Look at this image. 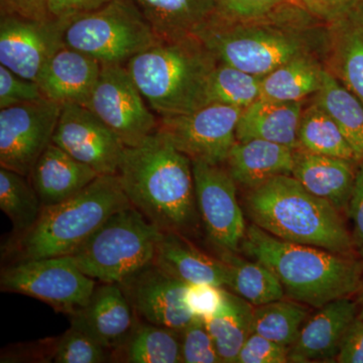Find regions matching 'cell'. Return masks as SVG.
<instances>
[{"label": "cell", "instance_id": "obj_1", "mask_svg": "<svg viewBox=\"0 0 363 363\" xmlns=\"http://www.w3.org/2000/svg\"><path fill=\"white\" fill-rule=\"evenodd\" d=\"M128 200L162 233H194L200 215L192 161L159 130L126 147L118 174Z\"/></svg>", "mask_w": 363, "mask_h": 363}, {"label": "cell", "instance_id": "obj_2", "mask_svg": "<svg viewBox=\"0 0 363 363\" xmlns=\"http://www.w3.org/2000/svg\"><path fill=\"white\" fill-rule=\"evenodd\" d=\"M194 35L218 63L264 77L301 57L326 62L328 25L312 14L284 20L235 21L215 13Z\"/></svg>", "mask_w": 363, "mask_h": 363}, {"label": "cell", "instance_id": "obj_3", "mask_svg": "<svg viewBox=\"0 0 363 363\" xmlns=\"http://www.w3.org/2000/svg\"><path fill=\"white\" fill-rule=\"evenodd\" d=\"M240 250L276 274L289 298L315 309L362 288L363 266L353 255L283 240L253 223Z\"/></svg>", "mask_w": 363, "mask_h": 363}, {"label": "cell", "instance_id": "obj_4", "mask_svg": "<svg viewBox=\"0 0 363 363\" xmlns=\"http://www.w3.org/2000/svg\"><path fill=\"white\" fill-rule=\"evenodd\" d=\"M243 201L252 223L276 238L340 255L354 252L341 212L292 175L278 176L247 190Z\"/></svg>", "mask_w": 363, "mask_h": 363}, {"label": "cell", "instance_id": "obj_5", "mask_svg": "<svg viewBox=\"0 0 363 363\" xmlns=\"http://www.w3.org/2000/svg\"><path fill=\"white\" fill-rule=\"evenodd\" d=\"M218 62L195 35L160 40L125 67L147 104L160 117L205 106L210 74Z\"/></svg>", "mask_w": 363, "mask_h": 363}, {"label": "cell", "instance_id": "obj_6", "mask_svg": "<svg viewBox=\"0 0 363 363\" xmlns=\"http://www.w3.org/2000/svg\"><path fill=\"white\" fill-rule=\"evenodd\" d=\"M133 206L118 175H100L66 201L43 206L32 228L11 241L18 262L72 255L119 210Z\"/></svg>", "mask_w": 363, "mask_h": 363}, {"label": "cell", "instance_id": "obj_7", "mask_svg": "<svg viewBox=\"0 0 363 363\" xmlns=\"http://www.w3.org/2000/svg\"><path fill=\"white\" fill-rule=\"evenodd\" d=\"M162 234L136 208H124L111 215L72 257L90 278L118 284L152 262Z\"/></svg>", "mask_w": 363, "mask_h": 363}, {"label": "cell", "instance_id": "obj_8", "mask_svg": "<svg viewBox=\"0 0 363 363\" xmlns=\"http://www.w3.org/2000/svg\"><path fill=\"white\" fill-rule=\"evenodd\" d=\"M152 28L125 0L82 14L67 23L64 43L102 66H125L136 55L160 42Z\"/></svg>", "mask_w": 363, "mask_h": 363}, {"label": "cell", "instance_id": "obj_9", "mask_svg": "<svg viewBox=\"0 0 363 363\" xmlns=\"http://www.w3.org/2000/svg\"><path fill=\"white\" fill-rule=\"evenodd\" d=\"M95 288V279L81 271L72 255L20 260L0 276L2 292L38 298L69 316L88 304Z\"/></svg>", "mask_w": 363, "mask_h": 363}, {"label": "cell", "instance_id": "obj_10", "mask_svg": "<svg viewBox=\"0 0 363 363\" xmlns=\"http://www.w3.org/2000/svg\"><path fill=\"white\" fill-rule=\"evenodd\" d=\"M196 201L207 240L219 253H238L247 233L238 184L224 164L192 161Z\"/></svg>", "mask_w": 363, "mask_h": 363}, {"label": "cell", "instance_id": "obj_11", "mask_svg": "<svg viewBox=\"0 0 363 363\" xmlns=\"http://www.w3.org/2000/svg\"><path fill=\"white\" fill-rule=\"evenodd\" d=\"M242 111L230 105H205L191 113L160 117L157 130L191 161L224 164L238 142L236 128Z\"/></svg>", "mask_w": 363, "mask_h": 363}, {"label": "cell", "instance_id": "obj_12", "mask_svg": "<svg viewBox=\"0 0 363 363\" xmlns=\"http://www.w3.org/2000/svg\"><path fill=\"white\" fill-rule=\"evenodd\" d=\"M124 65L102 66L85 105L119 136L125 147H135L157 130L159 119Z\"/></svg>", "mask_w": 363, "mask_h": 363}, {"label": "cell", "instance_id": "obj_13", "mask_svg": "<svg viewBox=\"0 0 363 363\" xmlns=\"http://www.w3.org/2000/svg\"><path fill=\"white\" fill-rule=\"evenodd\" d=\"M62 106L44 97L0 109V167L30 178L52 143Z\"/></svg>", "mask_w": 363, "mask_h": 363}, {"label": "cell", "instance_id": "obj_14", "mask_svg": "<svg viewBox=\"0 0 363 363\" xmlns=\"http://www.w3.org/2000/svg\"><path fill=\"white\" fill-rule=\"evenodd\" d=\"M52 143L99 175H117L125 145L84 105L62 106Z\"/></svg>", "mask_w": 363, "mask_h": 363}, {"label": "cell", "instance_id": "obj_15", "mask_svg": "<svg viewBox=\"0 0 363 363\" xmlns=\"http://www.w3.org/2000/svg\"><path fill=\"white\" fill-rule=\"evenodd\" d=\"M68 21L0 16V65L37 82L49 60L65 45Z\"/></svg>", "mask_w": 363, "mask_h": 363}, {"label": "cell", "instance_id": "obj_16", "mask_svg": "<svg viewBox=\"0 0 363 363\" xmlns=\"http://www.w3.org/2000/svg\"><path fill=\"white\" fill-rule=\"evenodd\" d=\"M118 284L136 316L147 323L182 332L194 318L185 304L187 284L169 276L154 262Z\"/></svg>", "mask_w": 363, "mask_h": 363}, {"label": "cell", "instance_id": "obj_17", "mask_svg": "<svg viewBox=\"0 0 363 363\" xmlns=\"http://www.w3.org/2000/svg\"><path fill=\"white\" fill-rule=\"evenodd\" d=\"M102 284L95 288L85 307L70 315L71 325L113 353L130 338L138 324V316L119 284Z\"/></svg>", "mask_w": 363, "mask_h": 363}, {"label": "cell", "instance_id": "obj_18", "mask_svg": "<svg viewBox=\"0 0 363 363\" xmlns=\"http://www.w3.org/2000/svg\"><path fill=\"white\" fill-rule=\"evenodd\" d=\"M358 316V305L350 297L327 303L305 322L300 335L289 350V362H332L336 359L344 336Z\"/></svg>", "mask_w": 363, "mask_h": 363}, {"label": "cell", "instance_id": "obj_19", "mask_svg": "<svg viewBox=\"0 0 363 363\" xmlns=\"http://www.w3.org/2000/svg\"><path fill=\"white\" fill-rule=\"evenodd\" d=\"M102 65L78 50L64 45L48 62L38 77L43 94L60 104H87Z\"/></svg>", "mask_w": 363, "mask_h": 363}, {"label": "cell", "instance_id": "obj_20", "mask_svg": "<svg viewBox=\"0 0 363 363\" xmlns=\"http://www.w3.org/2000/svg\"><path fill=\"white\" fill-rule=\"evenodd\" d=\"M152 262L187 285L213 284L225 288L228 281L225 262L203 252L180 233H162Z\"/></svg>", "mask_w": 363, "mask_h": 363}, {"label": "cell", "instance_id": "obj_21", "mask_svg": "<svg viewBox=\"0 0 363 363\" xmlns=\"http://www.w3.org/2000/svg\"><path fill=\"white\" fill-rule=\"evenodd\" d=\"M357 164L297 149L292 176L312 194L326 200L342 212L350 203Z\"/></svg>", "mask_w": 363, "mask_h": 363}, {"label": "cell", "instance_id": "obj_22", "mask_svg": "<svg viewBox=\"0 0 363 363\" xmlns=\"http://www.w3.org/2000/svg\"><path fill=\"white\" fill-rule=\"evenodd\" d=\"M97 172L51 143L33 167L30 179L43 206L58 204L92 183Z\"/></svg>", "mask_w": 363, "mask_h": 363}, {"label": "cell", "instance_id": "obj_23", "mask_svg": "<svg viewBox=\"0 0 363 363\" xmlns=\"http://www.w3.org/2000/svg\"><path fill=\"white\" fill-rule=\"evenodd\" d=\"M295 150L264 140H238L225 168L238 185L247 190L278 176L292 175Z\"/></svg>", "mask_w": 363, "mask_h": 363}, {"label": "cell", "instance_id": "obj_24", "mask_svg": "<svg viewBox=\"0 0 363 363\" xmlns=\"http://www.w3.org/2000/svg\"><path fill=\"white\" fill-rule=\"evenodd\" d=\"M303 109V102L257 100L243 109L236 128V140H264L297 150Z\"/></svg>", "mask_w": 363, "mask_h": 363}, {"label": "cell", "instance_id": "obj_25", "mask_svg": "<svg viewBox=\"0 0 363 363\" xmlns=\"http://www.w3.org/2000/svg\"><path fill=\"white\" fill-rule=\"evenodd\" d=\"M160 40L194 35L215 13V0H125Z\"/></svg>", "mask_w": 363, "mask_h": 363}, {"label": "cell", "instance_id": "obj_26", "mask_svg": "<svg viewBox=\"0 0 363 363\" xmlns=\"http://www.w3.org/2000/svg\"><path fill=\"white\" fill-rule=\"evenodd\" d=\"M354 11L329 23L330 45L325 68L363 104V37Z\"/></svg>", "mask_w": 363, "mask_h": 363}, {"label": "cell", "instance_id": "obj_27", "mask_svg": "<svg viewBox=\"0 0 363 363\" xmlns=\"http://www.w3.org/2000/svg\"><path fill=\"white\" fill-rule=\"evenodd\" d=\"M325 70V62L317 57L294 59L262 77L259 99L303 102L320 90Z\"/></svg>", "mask_w": 363, "mask_h": 363}, {"label": "cell", "instance_id": "obj_28", "mask_svg": "<svg viewBox=\"0 0 363 363\" xmlns=\"http://www.w3.org/2000/svg\"><path fill=\"white\" fill-rule=\"evenodd\" d=\"M253 306L227 291L225 300L213 316L204 320L221 362L236 363L243 344L252 333Z\"/></svg>", "mask_w": 363, "mask_h": 363}, {"label": "cell", "instance_id": "obj_29", "mask_svg": "<svg viewBox=\"0 0 363 363\" xmlns=\"http://www.w3.org/2000/svg\"><path fill=\"white\" fill-rule=\"evenodd\" d=\"M314 101L329 114L350 143L357 162L363 161V104L348 88L325 70Z\"/></svg>", "mask_w": 363, "mask_h": 363}, {"label": "cell", "instance_id": "obj_30", "mask_svg": "<svg viewBox=\"0 0 363 363\" xmlns=\"http://www.w3.org/2000/svg\"><path fill=\"white\" fill-rule=\"evenodd\" d=\"M219 259L228 266L226 288L253 307L269 304L285 298V290L279 279L267 266L253 259L250 262L238 253H227Z\"/></svg>", "mask_w": 363, "mask_h": 363}, {"label": "cell", "instance_id": "obj_31", "mask_svg": "<svg viewBox=\"0 0 363 363\" xmlns=\"http://www.w3.org/2000/svg\"><path fill=\"white\" fill-rule=\"evenodd\" d=\"M130 363H179L181 332L167 327L138 322L126 342L112 353Z\"/></svg>", "mask_w": 363, "mask_h": 363}, {"label": "cell", "instance_id": "obj_32", "mask_svg": "<svg viewBox=\"0 0 363 363\" xmlns=\"http://www.w3.org/2000/svg\"><path fill=\"white\" fill-rule=\"evenodd\" d=\"M298 149L357 162L354 152L342 131L315 101L303 109L298 130Z\"/></svg>", "mask_w": 363, "mask_h": 363}, {"label": "cell", "instance_id": "obj_33", "mask_svg": "<svg viewBox=\"0 0 363 363\" xmlns=\"http://www.w3.org/2000/svg\"><path fill=\"white\" fill-rule=\"evenodd\" d=\"M308 318L309 306L281 298L253 307L252 331L290 350Z\"/></svg>", "mask_w": 363, "mask_h": 363}, {"label": "cell", "instance_id": "obj_34", "mask_svg": "<svg viewBox=\"0 0 363 363\" xmlns=\"http://www.w3.org/2000/svg\"><path fill=\"white\" fill-rule=\"evenodd\" d=\"M28 179L11 169L0 168V208L11 219L16 235L32 228L43 209L39 195Z\"/></svg>", "mask_w": 363, "mask_h": 363}, {"label": "cell", "instance_id": "obj_35", "mask_svg": "<svg viewBox=\"0 0 363 363\" xmlns=\"http://www.w3.org/2000/svg\"><path fill=\"white\" fill-rule=\"evenodd\" d=\"M260 76L226 64H217L208 80L205 105L224 104L247 108L260 97Z\"/></svg>", "mask_w": 363, "mask_h": 363}, {"label": "cell", "instance_id": "obj_36", "mask_svg": "<svg viewBox=\"0 0 363 363\" xmlns=\"http://www.w3.org/2000/svg\"><path fill=\"white\" fill-rule=\"evenodd\" d=\"M215 2L219 16L235 21L284 20L311 14L300 0H215Z\"/></svg>", "mask_w": 363, "mask_h": 363}, {"label": "cell", "instance_id": "obj_37", "mask_svg": "<svg viewBox=\"0 0 363 363\" xmlns=\"http://www.w3.org/2000/svg\"><path fill=\"white\" fill-rule=\"evenodd\" d=\"M111 358V350L89 334L72 325L56 342L52 354L56 363H102L108 362Z\"/></svg>", "mask_w": 363, "mask_h": 363}, {"label": "cell", "instance_id": "obj_38", "mask_svg": "<svg viewBox=\"0 0 363 363\" xmlns=\"http://www.w3.org/2000/svg\"><path fill=\"white\" fill-rule=\"evenodd\" d=\"M181 357L184 363L221 362L213 338L201 318H193L181 332Z\"/></svg>", "mask_w": 363, "mask_h": 363}, {"label": "cell", "instance_id": "obj_39", "mask_svg": "<svg viewBox=\"0 0 363 363\" xmlns=\"http://www.w3.org/2000/svg\"><path fill=\"white\" fill-rule=\"evenodd\" d=\"M44 97L35 81L21 77L0 65V109L37 101Z\"/></svg>", "mask_w": 363, "mask_h": 363}, {"label": "cell", "instance_id": "obj_40", "mask_svg": "<svg viewBox=\"0 0 363 363\" xmlns=\"http://www.w3.org/2000/svg\"><path fill=\"white\" fill-rule=\"evenodd\" d=\"M227 290L213 284H189L186 288L185 304L194 317L206 320L220 309Z\"/></svg>", "mask_w": 363, "mask_h": 363}, {"label": "cell", "instance_id": "obj_41", "mask_svg": "<svg viewBox=\"0 0 363 363\" xmlns=\"http://www.w3.org/2000/svg\"><path fill=\"white\" fill-rule=\"evenodd\" d=\"M289 362V348L269 340L257 333H252L238 354L236 363Z\"/></svg>", "mask_w": 363, "mask_h": 363}, {"label": "cell", "instance_id": "obj_42", "mask_svg": "<svg viewBox=\"0 0 363 363\" xmlns=\"http://www.w3.org/2000/svg\"><path fill=\"white\" fill-rule=\"evenodd\" d=\"M300 2L308 13L326 25L340 20L363 4V0H300Z\"/></svg>", "mask_w": 363, "mask_h": 363}, {"label": "cell", "instance_id": "obj_43", "mask_svg": "<svg viewBox=\"0 0 363 363\" xmlns=\"http://www.w3.org/2000/svg\"><path fill=\"white\" fill-rule=\"evenodd\" d=\"M352 222L353 243L355 250L363 255V161L358 162L354 186L347 207Z\"/></svg>", "mask_w": 363, "mask_h": 363}, {"label": "cell", "instance_id": "obj_44", "mask_svg": "<svg viewBox=\"0 0 363 363\" xmlns=\"http://www.w3.org/2000/svg\"><path fill=\"white\" fill-rule=\"evenodd\" d=\"M112 0H47L48 11L54 20L69 21L101 9Z\"/></svg>", "mask_w": 363, "mask_h": 363}, {"label": "cell", "instance_id": "obj_45", "mask_svg": "<svg viewBox=\"0 0 363 363\" xmlns=\"http://www.w3.org/2000/svg\"><path fill=\"white\" fill-rule=\"evenodd\" d=\"M0 16H16L30 20L52 18L47 0H0Z\"/></svg>", "mask_w": 363, "mask_h": 363}, {"label": "cell", "instance_id": "obj_46", "mask_svg": "<svg viewBox=\"0 0 363 363\" xmlns=\"http://www.w3.org/2000/svg\"><path fill=\"white\" fill-rule=\"evenodd\" d=\"M336 362L363 363V320L358 316L344 336Z\"/></svg>", "mask_w": 363, "mask_h": 363}, {"label": "cell", "instance_id": "obj_47", "mask_svg": "<svg viewBox=\"0 0 363 363\" xmlns=\"http://www.w3.org/2000/svg\"><path fill=\"white\" fill-rule=\"evenodd\" d=\"M354 14L355 18H357L358 26H359L360 32H362L363 37V4L355 9Z\"/></svg>", "mask_w": 363, "mask_h": 363}, {"label": "cell", "instance_id": "obj_48", "mask_svg": "<svg viewBox=\"0 0 363 363\" xmlns=\"http://www.w3.org/2000/svg\"><path fill=\"white\" fill-rule=\"evenodd\" d=\"M362 297H360V306L359 308H358V318H360V319L363 320V281L362 284Z\"/></svg>", "mask_w": 363, "mask_h": 363}]
</instances>
